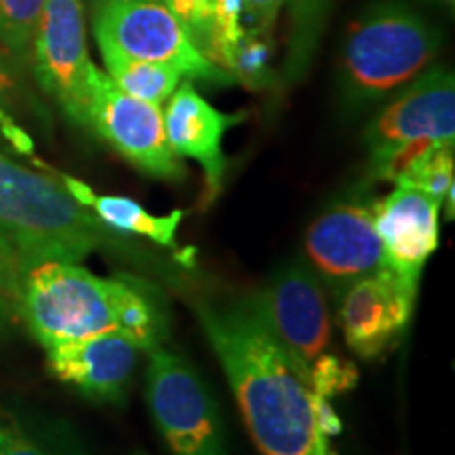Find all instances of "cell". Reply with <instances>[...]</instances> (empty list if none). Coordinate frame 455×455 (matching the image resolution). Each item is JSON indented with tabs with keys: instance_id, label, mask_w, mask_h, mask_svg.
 Masks as SVG:
<instances>
[{
	"instance_id": "603a6c76",
	"label": "cell",
	"mask_w": 455,
	"mask_h": 455,
	"mask_svg": "<svg viewBox=\"0 0 455 455\" xmlns=\"http://www.w3.org/2000/svg\"><path fill=\"white\" fill-rule=\"evenodd\" d=\"M17 101V81L11 70L7 57L0 49V135L7 140V144L21 155H32L34 144L26 129L15 118Z\"/></svg>"
},
{
	"instance_id": "9a60e30c",
	"label": "cell",
	"mask_w": 455,
	"mask_h": 455,
	"mask_svg": "<svg viewBox=\"0 0 455 455\" xmlns=\"http://www.w3.org/2000/svg\"><path fill=\"white\" fill-rule=\"evenodd\" d=\"M47 365L61 382L74 386L93 401L123 403L133 382L144 350L131 335L118 329L76 341L51 346Z\"/></svg>"
},
{
	"instance_id": "8fae6325",
	"label": "cell",
	"mask_w": 455,
	"mask_h": 455,
	"mask_svg": "<svg viewBox=\"0 0 455 455\" xmlns=\"http://www.w3.org/2000/svg\"><path fill=\"white\" fill-rule=\"evenodd\" d=\"M418 140L455 141V78L443 66L413 78L363 133L369 156Z\"/></svg>"
},
{
	"instance_id": "83f0119b",
	"label": "cell",
	"mask_w": 455,
	"mask_h": 455,
	"mask_svg": "<svg viewBox=\"0 0 455 455\" xmlns=\"http://www.w3.org/2000/svg\"><path fill=\"white\" fill-rule=\"evenodd\" d=\"M436 3H439L443 9H447V11H449V13H453V7H455V0H436Z\"/></svg>"
},
{
	"instance_id": "3957f363",
	"label": "cell",
	"mask_w": 455,
	"mask_h": 455,
	"mask_svg": "<svg viewBox=\"0 0 455 455\" xmlns=\"http://www.w3.org/2000/svg\"><path fill=\"white\" fill-rule=\"evenodd\" d=\"M0 247L21 278L43 261L78 264L93 251L138 259L123 235L108 230L60 180L30 171L0 152Z\"/></svg>"
},
{
	"instance_id": "ac0fdd59",
	"label": "cell",
	"mask_w": 455,
	"mask_h": 455,
	"mask_svg": "<svg viewBox=\"0 0 455 455\" xmlns=\"http://www.w3.org/2000/svg\"><path fill=\"white\" fill-rule=\"evenodd\" d=\"M331 0H291V38H289L284 78L298 83L312 64L325 30Z\"/></svg>"
},
{
	"instance_id": "484cf974",
	"label": "cell",
	"mask_w": 455,
	"mask_h": 455,
	"mask_svg": "<svg viewBox=\"0 0 455 455\" xmlns=\"http://www.w3.org/2000/svg\"><path fill=\"white\" fill-rule=\"evenodd\" d=\"M21 272L9 253L0 247V329L9 325L11 318L20 315Z\"/></svg>"
},
{
	"instance_id": "30bf717a",
	"label": "cell",
	"mask_w": 455,
	"mask_h": 455,
	"mask_svg": "<svg viewBox=\"0 0 455 455\" xmlns=\"http://www.w3.org/2000/svg\"><path fill=\"white\" fill-rule=\"evenodd\" d=\"M253 304L278 344L306 371L331 346V310L327 291L301 259L283 266Z\"/></svg>"
},
{
	"instance_id": "4316f807",
	"label": "cell",
	"mask_w": 455,
	"mask_h": 455,
	"mask_svg": "<svg viewBox=\"0 0 455 455\" xmlns=\"http://www.w3.org/2000/svg\"><path fill=\"white\" fill-rule=\"evenodd\" d=\"M287 3L291 0H243V26L247 24L244 30L268 36Z\"/></svg>"
},
{
	"instance_id": "d6986e66",
	"label": "cell",
	"mask_w": 455,
	"mask_h": 455,
	"mask_svg": "<svg viewBox=\"0 0 455 455\" xmlns=\"http://www.w3.org/2000/svg\"><path fill=\"white\" fill-rule=\"evenodd\" d=\"M47 0H0V49L30 64L34 34Z\"/></svg>"
},
{
	"instance_id": "4fadbf2b",
	"label": "cell",
	"mask_w": 455,
	"mask_h": 455,
	"mask_svg": "<svg viewBox=\"0 0 455 455\" xmlns=\"http://www.w3.org/2000/svg\"><path fill=\"white\" fill-rule=\"evenodd\" d=\"M164 133L175 156L192 158L204 175L203 204L212 207L224 188L228 161L224 135L241 124L244 112H221L198 93L195 81H181L167 104L163 106Z\"/></svg>"
},
{
	"instance_id": "d4e9b609",
	"label": "cell",
	"mask_w": 455,
	"mask_h": 455,
	"mask_svg": "<svg viewBox=\"0 0 455 455\" xmlns=\"http://www.w3.org/2000/svg\"><path fill=\"white\" fill-rule=\"evenodd\" d=\"M0 455H72L61 451L57 443H49L32 435L21 424L0 422Z\"/></svg>"
},
{
	"instance_id": "277c9868",
	"label": "cell",
	"mask_w": 455,
	"mask_h": 455,
	"mask_svg": "<svg viewBox=\"0 0 455 455\" xmlns=\"http://www.w3.org/2000/svg\"><path fill=\"white\" fill-rule=\"evenodd\" d=\"M439 49V30L409 4H371L350 26L341 49V104L350 112L365 110L428 70Z\"/></svg>"
},
{
	"instance_id": "ba28073f",
	"label": "cell",
	"mask_w": 455,
	"mask_h": 455,
	"mask_svg": "<svg viewBox=\"0 0 455 455\" xmlns=\"http://www.w3.org/2000/svg\"><path fill=\"white\" fill-rule=\"evenodd\" d=\"M124 161L148 178L178 181L186 167L171 150L164 133L163 108L124 93L95 66L91 76L89 127Z\"/></svg>"
},
{
	"instance_id": "f1b7e54d",
	"label": "cell",
	"mask_w": 455,
	"mask_h": 455,
	"mask_svg": "<svg viewBox=\"0 0 455 455\" xmlns=\"http://www.w3.org/2000/svg\"><path fill=\"white\" fill-rule=\"evenodd\" d=\"M131 455H146L144 451H135V453H131Z\"/></svg>"
},
{
	"instance_id": "7402d4cb",
	"label": "cell",
	"mask_w": 455,
	"mask_h": 455,
	"mask_svg": "<svg viewBox=\"0 0 455 455\" xmlns=\"http://www.w3.org/2000/svg\"><path fill=\"white\" fill-rule=\"evenodd\" d=\"M171 15L180 21L190 41L203 55L212 47V32L215 21L218 0H163Z\"/></svg>"
},
{
	"instance_id": "7a4b0ae2",
	"label": "cell",
	"mask_w": 455,
	"mask_h": 455,
	"mask_svg": "<svg viewBox=\"0 0 455 455\" xmlns=\"http://www.w3.org/2000/svg\"><path fill=\"white\" fill-rule=\"evenodd\" d=\"M20 315L43 348L118 329L150 352L169 335L155 289L131 276L101 278L72 261H43L26 272Z\"/></svg>"
},
{
	"instance_id": "9c48e42d",
	"label": "cell",
	"mask_w": 455,
	"mask_h": 455,
	"mask_svg": "<svg viewBox=\"0 0 455 455\" xmlns=\"http://www.w3.org/2000/svg\"><path fill=\"white\" fill-rule=\"evenodd\" d=\"M304 264L339 299L352 283L384 270L373 201L348 198L318 213L304 235Z\"/></svg>"
},
{
	"instance_id": "ffe728a7",
	"label": "cell",
	"mask_w": 455,
	"mask_h": 455,
	"mask_svg": "<svg viewBox=\"0 0 455 455\" xmlns=\"http://www.w3.org/2000/svg\"><path fill=\"white\" fill-rule=\"evenodd\" d=\"M396 186L418 188L441 204L445 196L455 188V158L453 144L435 146L428 155H424L411 169L403 175Z\"/></svg>"
},
{
	"instance_id": "cb8c5ba5",
	"label": "cell",
	"mask_w": 455,
	"mask_h": 455,
	"mask_svg": "<svg viewBox=\"0 0 455 455\" xmlns=\"http://www.w3.org/2000/svg\"><path fill=\"white\" fill-rule=\"evenodd\" d=\"M310 384L318 396L333 401L338 395L352 390L358 382V371L350 361L335 355H323L308 371Z\"/></svg>"
},
{
	"instance_id": "52a82bcc",
	"label": "cell",
	"mask_w": 455,
	"mask_h": 455,
	"mask_svg": "<svg viewBox=\"0 0 455 455\" xmlns=\"http://www.w3.org/2000/svg\"><path fill=\"white\" fill-rule=\"evenodd\" d=\"M30 64L38 83L78 127H89L91 76L84 0H47L34 34Z\"/></svg>"
},
{
	"instance_id": "44dd1931",
	"label": "cell",
	"mask_w": 455,
	"mask_h": 455,
	"mask_svg": "<svg viewBox=\"0 0 455 455\" xmlns=\"http://www.w3.org/2000/svg\"><path fill=\"white\" fill-rule=\"evenodd\" d=\"M268 57L270 49L266 44V36L244 30V36L238 43L235 57H232L230 76L235 78V83L241 81L247 87H266L270 76Z\"/></svg>"
},
{
	"instance_id": "5b68a950",
	"label": "cell",
	"mask_w": 455,
	"mask_h": 455,
	"mask_svg": "<svg viewBox=\"0 0 455 455\" xmlns=\"http://www.w3.org/2000/svg\"><path fill=\"white\" fill-rule=\"evenodd\" d=\"M89 15L98 47L173 66L188 81L235 83L196 49L163 0H89Z\"/></svg>"
},
{
	"instance_id": "2e32d148",
	"label": "cell",
	"mask_w": 455,
	"mask_h": 455,
	"mask_svg": "<svg viewBox=\"0 0 455 455\" xmlns=\"http://www.w3.org/2000/svg\"><path fill=\"white\" fill-rule=\"evenodd\" d=\"M60 181L70 192L74 201L81 203L84 209H89L108 230L116 232V235L146 236L164 249H178L175 238H178L180 224L184 220V212L155 215L148 212L144 204L133 201V198L95 195L84 181L72 178V175L61 173Z\"/></svg>"
},
{
	"instance_id": "e0dca14e",
	"label": "cell",
	"mask_w": 455,
	"mask_h": 455,
	"mask_svg": "<svg viewBox=\"0 0 455 455\" xmlns=\"http://www.w3.org/2000/svg\"><path fill=\"white\" fill-rule=\"evenodd\" d=\"M104 60L106 74L116 83L118 89L133 95L148 104L163 108L167 104L175 89L184 81V74L178 68L156 61L135 60L110 47H98Z\"/></svg>"
},
{
	"instance_id": "5bb4252c",
	"label": "cell",
	"mask_w": 455,
	"mask_h": 455,
	"mask_svg": "<svg viewBox=\"0 0 455 455\" xmlns=\"http://www.w3.org/2000/svg\"><path fill=\"white\" fill-rule=\"evenodd\" d=\"M443 204L418 188L396 186L373 201V220L384 249V270L418 287L426 261L439 247Z\"/></svg>"
},
{
	"instance_id": "8992f818",
	"label": "cell",
	"mask_w": 455,
	"mask_h": 455,
	"mask_svg": "<svg viewBox=\"0 0 455 455\" xmlns=\"http://www.w3.org/2000/svg\"><path fill=\"white\" fill-rule=\"evenodd\" d=\"M146 401L173 455H226L220 405L184 356L158 346L148 352Z\"/></svg>"
},
{
	"instance_id": "6da1fadb",
	"label": "cell",
	"mask_w": 455,
	"mask_h": 455,
	"mask_svg": "<svg viewBox=\"0 0 455 455\" xmlns=\"http://www.w3.org/2000/svg\"><path fill=\"white\" fill-rule=\"evenodd\" d=\"M195 312L261 455H335L308 371L278 344L253 299L196 301Z\"/></svg>"
},
{
	"instance_id": "7c38bea8",
	"label": "cell",
	"mask_w": 455,
	"mask_h": 455,
	"mask_svg": "<svg viewBox=\"0 0 455 455\" xmlns=\"http://www.w3.org/2000/svg\"><path fill=\"white\" fill-rule=\"evenodd\" d=\"M418 287L388 270L363 276L339 295V329L358 358L373 361L395 348L413 316Z\"/></svg>"
}]
</instances>
